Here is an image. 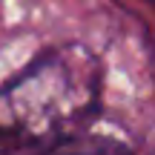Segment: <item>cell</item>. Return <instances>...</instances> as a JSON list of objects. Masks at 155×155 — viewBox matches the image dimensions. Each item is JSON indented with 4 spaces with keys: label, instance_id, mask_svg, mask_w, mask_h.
I'll use <instances>...</instances> for the list:
<instances>
[{
    "label": "cell",
    "instance_id": "obj_1",
    "mask_svg": "<svg viewBox=\"0 0 155 155\" xmlns=\"http://www.w3.org/2000/svg\"><path fill=\"white\" fill-rule=\"evenodd\" d=\"M98 101V69L89 52H52L0 92V129L17 138H46L86 118Z\"/></svg>",
    "mask_w": 155,
    "mask_h": 155
},
{
    "label": "cell",
    "instance_id": "obj_2",
    "mask_svg": "<svg viewBox=\"0 0 155 155\" xmlns=\"http://www.w3.org/2000/svg\"><path fill=\"white\" fill-rule=\"evenodd\" d=\"M49 155H132V152L115 141H104V138H72L52 147Z\"/></svg>",
    "mask_w": 155,
    "mask_h": 155
},
{
    "label": "cell",
    "instance_id": "obj_3",
    "mask_svg": "<svg viewBox=\"0 0 155 155\" xmlns=\"http://www.w3.org/2000/svg\"><path fill=\"white\" fill-rule=\"evenodd\" d=\"M147 3H150V6H152V9H155V0H147Z\"/></svg>",
    "mask_w": 155,
    "mask_h": 155
}]
</instances>
